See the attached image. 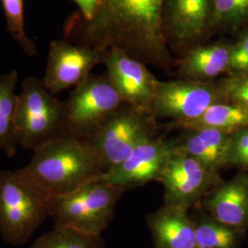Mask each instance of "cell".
Masks as SVG:
<instances>
[{
  "instance_id": "16",
  "label": "cell",
  "mask_w": 248,
  "mask_h": 248,
  "mask_svg": "<svg viewBox=\"0 0 248 248\" xmlns=\"http://www.w3.org/2000/svg\"><path fill=\"white\" fill-rule=\"evenodd\" d=\"M179 151L201 161L214 172L221 174L227 167L230 133L213 129L182 130L176 138Z\"/></svg>"
},
{
  "instance_id": "9",
  "label": "cell",
  "mask_w": 248,
  "mask_h": 248,
  "mask_svg": "<svg viewBox=\"0 0 248 248\" xmlns=\"http://www.w3.org/2000/svg\"><path fill=\"white\" fill-rule=\"evenodd\" d=\"M221 180V174L177 148L157 181L164 187L165 205L189 210L200 203L207 192Z\"/></svg>"
},
{
  "instance_id": "22",
  "label": "cell",
  "mask_w": 248,
  "mask_h": 248,
  "mask_svg": "<svg viewBox=\"0 0 248 248\" xmlns=\"http://www.w3.org/2000/svg\"><path fill=\"white\" fill-rule=\"evenodd\" d=\"M248 20V0H213L211 29L236 26Z\"/></svg>"
},
{
  "instance_id": "12",
  "label": "cell",
  "mask_w": 248,
  "mask_h": 248,
  "mask_svg": "<svg viewBox=\"0 0 248 248\" xmlns=\"http://www.w3.org/2000/svg\"><path fill=\"white\" fill-rule=\"evenodd\" d=\"M102 55L96 49L53 42L43 84L52 94L76 88L89 78Z\"/></svg>"
},
{
  "instance_id": "25",
  "label": "cell",
  "mask_w": 248,
  "mask_h": 248,
  "mask_svg": "<svg viewBox=\"0 0 248 248\" xmlns=\"http://www.w3.org/2000/svg\"><path fill=\"white\" fill-rule=\"evenodd\" d=\"M227 167L248 171V126L230 133Z\"/></svg>"
},
{
  "instance_id": "2",
  "label": "cell",
  "mask_w": 248,
  "mask_h": 248,
  "mask_svg": "<svg viewBox=\"0 0 248 248\" xmlns=\"http://www.w3.org/2000/svg\"><path fill=\"white\" fill-rule=\"evenodd\" d=\"M26 166L18 170L52 199L68 194L104 173L88 139L63 134L32 151Z\"/></svg>"
},
{
  "instance_id": "18",
  "label": "cell",
  "mask_w": 248,
  "mask_h": 248,
  "mask_svg": "<svg viewBox=\"0 0 248 248\" xmlns=\"http://www.w3.org/2000/svg\"><path fill=\"white\" fill-rule=\"evenodd\" d=\"M169 129L198 130L213 129L224 133H233L248 126V110L226 101H219L209 107L195 120L167 124Z\"/></svg>"
},
{
  "instance_id": "17",
  "label": "cell",
  "mask_w": 248,
  "mask_h": 248,
  "mask_svg": "<svg viewBox=\"0 0 248 248\" xmlns=\"http://www.w3.org/2000/svg\"><path fill=\"white\" fill-rule=\"evenodd\" d=\"M231 47L223 44L198 46L177 62L183 79L212 82L229 70Z\"/></svg>"
},
{
  "instance_id": "23",
  "label": "cell",
  "mask_w": 248,
  "mask_h": 248,
  "mask_svg": "<svg viewBox=\"0 0 248 248\" xmlns=\"http://www.w3.org/2000/svg\"><path fill=\"white\" fill-rule=\"evenodd\" d=\"M10 33L29 54L35 53V46L28 39L24 28L23 0H1Z\"/></svg>"
},
{
  "instance_id": "8",
  "label": "cell",
  "mask_w": 248,
  "mask_h": 248,
  "mask_svg": "<svg viewBox=\"0 0 248 248\" xmlns=\"http://www.w3.org/2000/svg\"><path fill=\"white\" fill-rule=\"evenodd\" d=\"M219 101L224 100L218 82L158 80L151 104V114L156 120L188 122L195 120L209 107Z\"/></svg>"
},
{
  "instance_id": "27",
  "label": "cell",
  "mask_w": 248,
  "mask_h": 248,
  "mask_svg": "<svg viewBox=\"0 0 248 248\" xmlns=\"http://www.w3.org/2000/svg\"><path fill=\"white\" fill-rule=\"evenodd\" d=\"M81 10V13L85 20L89 23L92 21L98 14L101 7L102 0H72Z\"/></svg>"
},
{
  "instance_id": "11",
  "label": "cell",
  "mask_w": 248,
  "mask_h": 248,
  "mask_svg": "<svg viewBox=\"0 0 248 248\" xmlns=\"http://www.w3.org/2000/svg\"><path fill=\"white\" fill-rule=\"evenodd\" d=\"M108 77L124 103L151 113V104L155 97L158 80L145 63L121 49L111 48L102 55Z\"/></svg>"
},
{
  "instance_id": "10",
  "label": "cell",
  "mask_w": 248,
  "mask_h": 248,
  "mask_svg": "<svg viewBox=\"0 0 248 248\" xmlns=\"http://www.w3.org/2000/svg\"><path fill=\"white\" fill-rule=\"evenodd\" d=\"M176 149V138H153L137 146L122 163L104 172L100 178L125 191L157 181Z\"/></svg>"
},
{
  "instance_id": "6",
  "label": "cell",
  "mask_w": 248,
  "mask_h": 248,
  "mask_svg": "<svg viewBox=\"0 0 248 248\" xmlns=\"http://www.w3.org/2000/svg\"><path fill=\"white\" fill-rule=\"evenodd\" d=\"M156 119L124 103L89 137L104 172L122 163L137 146L156 137Z\"/></svg>"
},
{
  "instance_id": "5",
  "label": "cell",
  "mask_w": 248,
  "mask_h": 248,
  "mask_svg": "<svg viewBox=\"0 0 248 248\" xmlns=\"http://www.w3.org/2000/svg\"><path fill=\"white\" fill-rule=\"evenodd\" d=\"M15 126L18 147L34 151L66 134L63 104L43 81L27 78L17 98Z\"/></svg>"
},
{
  "instance_id": "13",
  "label": "cell",
  "mask_w": 248,
  "mask_h": 248,
  "mask_svg": "<svg viewBox=\"0 0 248 248\" xmlns=\"http://www.w3.org/2000/svg\"><path fill=\"white\" fill-rule=\"evenodd\" d=\"M217 221L247 232L248 228V171H240L230 180H221L200 202Z\"/></svg>"
},
{
  "instance_id": "1",
  "label": "cell",
  "mask_w": 248,
  "mask_h": 248,
  "mask_svg": "<svg viewBox=\"0 0 248 248\" xmlns=\"http://www.w3.org/2000/svg\"><path fill=\"white\" fill-rule=\"evenodd\" d=\"M164 7L165 0H102L87 35L99 53L121 49L170 71L174 61L164 29Z\"/></svg>"
},
{
  "instance_id": "4",
  "label": "cell",
  "mask_w": 248,
  "mask_h": 248,
  "mask_svg": "<svg viewBox=\"0 0 248 248\" xmlns=\"http://www.w3.org/2000/svg\"><path fill=\"white\" fill-rule=\"evenodd\" d=\"M125 190L98 177L68 194L54 198L50 217L53 226L101 236L113 220Z\"/></svg>"
},
{
  "instance_id": "26",
  "label": "cell",
  "mask_w": 248,
  "mask_h": 248,
  "mask_svg": "<svg viewBox=\"0 0 248 248\" xmlns=\"http://www.w3.org/2000/svg\"><path fill=\"white\" fill-rule=\"evenodd\" d=\"M228 72L232 75H248V31L231 47Z\"/></svg>"
},
{
  "instance_id": "14",
  "label": "cell",
  "mask_w": 248,
  "mask_h": 248,
  "mask_svg": "<svg viewBox=\"0 0 248 248\" xmlns=\"http://www.w3.org/2000/svg\"><path fill=\"white\" fill-rule=\"evenodd\" d=\"M213 0H165L164 29L168 40L178 45L199 42L211 29Z\"/></svg>"
},
{
  "instance_id": "24",
  "label": "cell",
  "mask_w": 248,
  "mask_h": 248,
  "mask_svg": "<svg viewBox=\"0 0 248 248\" xmlns=\"http://www.w3.org/2000/svg\"><path fill=\"white\" fill-rule=\"evenodd\" d=\"M218 83L224 101L248 110V75H232Z\"/></svg>"
},
{
  "instance_id": "21",
  "label": "cell",
  "mask_w": 248,
  "mask_h": 248,
  "mask_svg": "<svg viewBox=\"0 0 248 248\" xmlns=\"http://www.w3.org/2000/svg\"><path fill=\"white\" fill-rule=\"evenodd\" d=\"M30 248H105L101 236H93L66 227L53 226Z\"/></svg>"
},
{
  "instance_id": "3",
  "label": "cell",
  "mask_w": 248,
  "mask_h": 248,
  "mask_svg": "<svg viewBox=\"0 0 248 248\" xmlns=\"http://www.w3.org/2000/svg\"><path fill=\"white\" fill-rule=\"evenodd\" d=\"M53 199L18 169L0 171V235L12 246L24 245L50 217Z\"/></svg>"
},
{
  "instance_id": "20",
  "label": "cell",
  "mask_w": 248,
  "mask_h": 248,
  "mask_svg": "<svg viewBox=\"0 0 248 248\" xmlns=\"http://www.w3.org/2000/svg\"><path fill=\"white\" fill-rule=\"evenodd\" d=\"M18 73L11 71L0 76V151L15 156L18 148L15 116L18 94Z\"/></svg>"
},
{
  "instance_id": "15",
  "label": "cell",
  "mask_w": 248,
  "mask_h": 248,
  "mask_svg": "<svg viewBox=\"0 0 248 248\" xmlns=\"http://www.w3.org/2000/svg\"><path fill=\"white\" fill-rule=\"evenodd\" d=\"M154 248H197L189 210L165 205L147 216Z\"/></svg>"
},
{
  "instance_id": "7",
  "label": "cell",
  "mask_w": 248,
  "mask_h": 248,
  "mask_svg": "<svg viewBox=\"0 0 248 248\" xmlns=\"http://www.w3.org/2000/svg\"><path fill=\"white\" fill-rule=\"evenodd\" d=\"M124 104L108 75L89 77L75 88L63 104L65 133L89 139Z\"/></svg>"
},
{
  "instance_id": "19",
  "label": "cell",
  "mask_w": 248,
  "mask_h": 248,
  "mask_svg": "<svg viewBox=\"0 0 248 248\" xmlns=\"http://www.w3.org/2000/svg\"><path fill=\"white\" fill-rule=\"evenodd\" d=\"M189 212L195 228L197 248H240L246 233L217 221L201 204Z\"/></svg>"
}]
</instances>
